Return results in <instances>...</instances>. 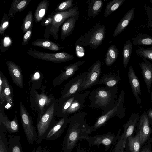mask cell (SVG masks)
<instances>
[{
    "label": "cell",
    "instance_id": "obj_6",
    "mask_svg": "<svg viewBox=\"0 0 152 152\" xmlns=\"http://www.w3.org/2000/svg\"><path fill=\"white\" fill-rule=\"evenodd\" d=\"M20 113L21 121L23 130L28 142L32 145L37 141V132L33 124L31 117L21 102L19 104Z\"/></svg>",
    "mask_w": 152,
    "mask_h": 152
},
{
    "label": "cell",
    "instance_id": "obj_16",
    "mask_svg": "<svg viewBox=\"0 0 152 152\" xmlns=\"http://www.w3.org/2000/svg\"><path fill=\"white\" fill-rule=\"evenodd\" d=\"M128 77L133 93L137 100V104H140L142 103L141 99L139 95H141L140 84L139 79L132 66H130L129 69Z\"/></svg>",
    "mask_w": 152,
    "mask_h": 152
},
{
    "label": "cell",
    "instance_id": "obj_44",
    "mask_svg": "<svg viewBox=\"0 0 152 152\" xmlns=\"http://www.w3.org/2000/svg\"><path fill=\"white\" fill-rule=\"evenodd\" d=\"M53 20L52 15H49L48 17L44 19L41 23V25L47 27L50 24Z\"/></svg>",
    "mask_w": 152,
    "mask_h": 152
},
{
    "label": "cell",
    "instance_id": "obj_18",
    "mask_svg": "<svg viewBox=\"0 0 152 152\" xmlns=\"http://www.w3.org/2000/svg\"><path fill=\"white\" fill-rule=\"evenodd\" d=\"M144 62L138 64L141 69V74L146 85L148 92H150V87L152 83V63L144 57H142Z\"/></svg>",
    "mask_w": 152,
    "mask_h": 152
},
{
    "label": "cell",
    "instance_id": "obj_46",
    "mask_svg": "<svg viewBox=\"0 0 152 152\" xmlns=\"http://www.w3.org/2000/svg\"><path fill=\"white\" fill-rule=\"evenodd\" d=\"M42 148L41 146H39L37 148H34L31 152H42Z\"/></svg>",
    "mask_w": 152,
    "mask_h": 152
},
{
    "label": "cell",
    "instance_id": "obj_26",
    "mask_svg": "<svg viewBox=\"0 0 152 152\" xmlns=\"http://www.w3.org/2000/svg\"><path fill=\"white\" fill-rule=\"evenodd\" d=\"M31 45L53 51H58L64 48L58 44H56L51 41L45 39L36 40L32 42Z\"/></svg>",
    "mask_w": 152,
    "mask_h": 152
},
{
    "label": "cell",
    "instance_id": "obj_25",
    "mask_svg": "<svg viewBox=\"0 0 152 152\" xmlns=\"http://www.w3.org/2000/svg\"><path fill=\"white\" fill-rule=\"evenodd\" d=\"M88 16L91 18L96 17L99 15L103 7L102 0H88Z\"/></svg>",
    "mask_w": 152,
    "mask_h": 152
},
{
    "label": "cell",
    "instance_id": "obj_14",
    "mask_svg": "<svg viewBox=\"0 0 152 152\" xmlns=\"http://www.w3.org/2000/svg\"><path fill=\"white\" fill-rule=\"evenodd\" d=\"M115 135L114 134L108 133L106 134L97 135L91 137L88 140L90 145H97L98 147L101 145H104L108 149L115 142Z\"/></svg>",
    "mask_w": 152,
    "mask_h": 152
},
{
    "label": "cell",
    "instance_id": "obj_15",
    "mask_svg": "<svg viewBox=\"0 0 152 152\" xmlns=\"http://www.w3.org/2000/svg\"><path fill=\"white\" fill-rule=\"evenodd\" d=\"M8 71L14 83L21 88L23 87V78L21 68L12 61L6 62Z\"/></svg>",
    "mask_w": 152,
    "mask_h": 152
},
{
    "label": "cell",
    "instance_id": "obj_51",
    "mask_svg": "<svg viewBox=\"0 0 152 152\" xmlns=\"http://www.w3.org/2000/svg\"><path fill=\"white\" fill-rule=\"evenodd\" d=\"M150 26H151V27H152V25H151Z\"/></svg>",
    "mask_w": 152,
    "mask_h": 152
},
{
    "label": "cell",
    "instance_id": "obj_20",
    "mask_svg": "<svg viewBox=\"0 0 152 152\" xmlns=\"http://www.w3.org/2000/svg\"><path fill=\"white\" fill-rule=\"evenodd\" d=\"M0 124H2L7 131L10 134L17 133L19 131V126L16 115L12 121H10L0 112Z\"/></svg>",
    "mask_w": 152,
    "mask_h": 152
},
{
    "label": "cell",
    "instance_id": "obj_5",
    "mask_svg": "<svg viewBox=\"0 0 152 152\" xmlns=\"http://www.w3.org/2000/svg\"><path fill=\"white\" fill-rule=\"evenodd\" d=\"M124 91L122 90L114 107L105 114L99 117L94 124L92 126V131H96L101 126L105 125L110 118L115 116L120 119L122 118L125 114V108L124 105Z\"/></svg>",
    "mask_w": 152,
    "mask_h": 152
},
{
    "label": "cell",
    "instance_id": "obj_17",
    "mask_svg": "<svg viewBox=\"0 0 152 152\" xmlns=\"http://www.w3.org/2000/svg\"><path fill=\"white\" fill-rule=\"evenodd\" d=\"M91 91H86L80 94L78 93L74 100L66 110L65 115L76 113L83 108L87 97L89 95Z\"/></svg>",
    "mask_w": 152,
    "mask_h": 152
},
{
    "label": "cell",
    "instance_id": "obj_8",
    "mask_svg": "<svg viewBox=\"0 0 152 152\" xmlns=\"http://www.w3.org/2000/svg\"><path fill=\"white\" fill-rule=\"evenodd\" d=\"M55 107L54 103L51 104L38 121L37 132L38 138L37 141L38 144H40L43 140L45 139L47 132L51 127V124L53 118Z\"/></svg>",
    "mask_w": 152,
    "mask_h": 152
},
{
    "label": "cell",
    "instance_id": "obj_34",
    "mask_svg": "<svg viewBox=\"0 0 152 152\" xmlns=\"http://www.w3.org/2000/svg\"><path fill=\"white\" fill-rule=\"evenodd\" d=\"M134 45H152V37L147 34H140L133 39Z\"/></svg>",
    "mask_w": 152,
    "mask_h": 152
},
{
    "label": "cell",
    "instance_id": "obj_12",
    "mask_svg": "<svg viewBox=\"0 0 152 152\" xmlns=\"http://www.w3.org/2000/svg\"><path fill=\"white\" fill-rule=\"evenodd\" d=\"M137 123L140 145L143 144L148 138L150 133L149 120L146 111L140 116Z\"/></svg>",
    "mask_w": 152,
    "mask_h": 152
},
{
    "label": "cell",
    "instance_id": "obj_19",
    "mask_svg": "<svg viewBox=\"0 0 152 152\" xmlns=\"http://www.w3.org/2000/svg\"><path fill=\"white\" fill-rule=\"evenodd\" d=\"M140 117L138 113H132L127 121L123 126L124 127V130L121 140L124 141L123 144H125L126 139L131 136L133 133Z\"/></svg>",
    "mask_w": 152,
    "mask_h": 152
},
{
    "label": "cell",
    "instance_id": "obj_49",
    "mask_svg": "<svg viewBox=\"0 0 152 152\" xmlns=\"http://www.w3.org/2000/svg\"><path fill=\"white\" fill-rule=\"evenodd\" d=\"M151 101L152 102V89L151 90Z\"/></svg>",
    "mask_w": 152,
    "mask_h": 152
},
{
    "label": "cell",
    "instance_id": "obj_45",
    "mask_svg": "<svg viewBox=\"0 0 152 152\" xmlns=\"http://www.w3.org/2000/svg\"><path fill=\"white\" fill-rule=\"evenodd\" d=\"M146 112L149 119L152 120V109L151 108H149L146 111Z\"/></svg>",
    "mask_w": 152,
    "mask_h": 152
},
{
    "label": "cell",
    "instance_id": "obj_4",
    "mask_svg": "<svg viewBox=\"0 0 152 152\" xmlns=\"http://www.w3.org/2000/svg\"><path fill=\"white\" fill-rule=\"evenodd\" d=\"M105 26L96 23L93 28L86 33L78 40V44L84 46L88 45L93 49H96L102 44L105 38Z\"/></svg>",
    "mask_w": 152,
    "mask_h": 152
},
{
    "label": "cell",
    "instance_id": "obj_28",
    "mask_svg": "<svg viewBox=\"0 0 152 152\" xmlns=\"http://www.w3.org/2000/svg\"><path fill=\"white\" fill-rule=\"evenodd\" d=\"M35 99L40 110L39 119L44 115V107L48 106L51 102L52 98H49L43 93L39 94L36 91H35Z\"/></svg>",
    "mask_w": 152,
    "mask_h": 152
},
{
    "label": "cell",
    "instance_id": "obj_1",
    "mask_svg": "<svg viewBox=\"0 0 152 152\" xmlns=\"http://www.w3.org/2000/svg\"><path fill=\"white\" fill-rule=\"evenodd\" d=\"M86 113L82 112L75 113L69 118L68 129L62 144L64 152H71L79 141L89 140L92 131V126H89L86 121Z\"/></svg>",
    "mask_w": 152,
    "mask_h": 152
},
{
    "label": "cell",
    "instance_id": "obj_40",
    "mask_svg": "<svg viewBox=\"0 0 152 152\" xmlns=\"http://www.w3.org/2000/svg\"><path fill=\"white\" fill-rule=\"evenodd\" d=\"M73 0H67L61 3L56 9L55 12H61L67 10L73 6Z\"/></svg>",
    "mask_w": 152,
    "mask_h": 152
},
{
    "label": "cell",
    "instance_id": "obj_48",
    "mask_svg": "<svg viewBox=\"0 0 152 152\" xmlns=\"http://www.w3.org/2000/svg\"><path fill=\"white\" fill-rule=\"evenodd\" d=\"M141 152H151V151L148 149L145 148L142 150Z\"/></svg>",
    "mask_w": 152,
    "mask_h": 152
},
{
    "label": "cell",
    "instance_id": "obj_36",
    "mask_svg": "<svg viewBox=\"0 0 152 152\" xmlns=\"http://www.w3.org/2000/svg\"><path fill=\"white\" fill-rule=\"evenodd\" d=\"M4 93L6 101L8 103L12 104L13 98L11 96V89L7 79L4 77L2 78Z\"/></svg>",
    "mask_w": 152,
    "mask_h": 152
},
{
    "label": "cell",
    "instance_id": "obj_47",
    "mask_svg": "<svg viewBox=\"0 0 152 152\" xmlns=\"http://www.w3.org/2000/svg\"><path fill=\"white\" fill-rule=\"evenodd\" d=\"M42 152H51L47 148H44L42 149Z\"/></svg>",
    "mask_w": 152,
    "mask_h": 152
},
{
    "label": "cell",
    "instance_id": "obj_24",
    "mask_svg": "<svg viewBox=\"0 0 152 152\" xmlns=\"http://www.w3.org/2000/svg\"><path fill=\"white\" fill-rule=\"evenodd\" d=\"M30 0H13L7 14L8 16L13 17L18 12H21L26 7Z\"/></svg>",
    "mask_w": 152,
    "mask_h": 152
},
{
    "label": "cell",
    "instance_id": "obj_22",
    "mask_svg": "<svg viewBox=\"0 0 152 152\" xmlns=\"http://www.w3.org/2000/svg\"><path fill=\"white\" fill-rule=\"evenodd\" d=\"M121 80L118 71L117 74L109 73L104 75L97 84L104 85L108 87H113L116 86Z\"/></svg>",
    "mask_w": 152,
    "mask_h": 152
},
{
    "label": "cell",
    "instance_id": "obj_35",
    "mask_svg": "<svg viewBox=\"0 0 152 152\" xmlns=\"http://www.w3.org/2000/svg\"><path fill=\"white\" fill-rule=\"evenodd\" d=\"M128 138V145L130 152H139L140 143L139 133L135 137L130 136Z\"/></svg>",
    "mask_w": 152,
    "mask_h": 152
},
{
    "label": "cell",
    "instance_id": "obj_27",
    "mask_svg": "<svg viewBox=\"0 0 152 152\" xmlns=\"http://www.w3.org/2000/svg\"><path fill=\"white\" fill-rule=\"evenodd\" d=\"M8 137L9 152H23L20 136L9 134Z\"/></svg>",
    "mask_w": 152,
    "mask_h": 152
},
{
    "label": "cell",
    "instance_id": "obj_9",
    "mask_svg": "<svg viewBox=\"0 0 152 152\" xmlns=\"http://www.w3.org/2000/svg\"><path fill=\"white\" fill-rule=\"evenodd\" d=\"M101 66V62L98 60L90 67L87 71L86 77L77 91L78 93H80L97 84L99 80Z\"/></svg>",
    "mask_w": 152,
    "mask_h": 152
},
{
    "label": "cell",
    "instance_id": "obj_7",
    "mask_svg": "<svg viewBox=\"0 0 152 152\" xmlns=\"http://www.w3.org/2000/svg\"><path fill=\"white\" fill-rule=\"evenodd\" d=\"M26 53L28 55L35 58L55 63L66 62L74 58L73 55L65 52L51 53L29 50Z\"/></svg>",
    "mask_w": 152,
    "mask_h": 152
},
{
    "label": "cell",
    "instance_id": "obj_3",
    "mask_svg": "<svg viewBox=\"0 0 152 152\" xmlns=\"http://www.w3.org/2000/svg\"><path fill=\"white\" fill-rule=\"evenodd\" d=\"M53 20L51 23L46 27L44 37L48 39L52 35L54 39H58V33L60 26L68 18L79 16L78 7L76 6L67 10L61 12H55L51 14Z\"/></svg>",
    "mask_w": 152,
    "mask_h": 152
},
{
    "label": "cell",
    "instance_id": "obj_10",
    "mask_svg": "<svg viewBox=\"0 0 152 152\" xmlns=\"http://www.w3.org/2000/svg\"><path fill=\"white\" fill-rule=\"evenodd\" d=\"M69 122V119L67 115L63 116L48 131L45 139L47 140H54L60 138Z\"/></svg>",
    "mask_w": 152,
    "mask_h": 152
},
{
    "label": "cell",
    "instance_id": "obj_2",
    "mask_svg": "<svg viewBox=\"0 0 152 152\" xmlns=\"http://www.w3.org/2000/svg\"><path fill=\"white\" fill-rule=\"evenodd\" d=\"M118 91L117 86L99 87L94 89L89 95V107L101 109L102 115L105 114L115 106L118 99Z\"/></svg>",
    "mask_w": 152,
    "mask_h": 152
},
{
    "label": "cell",
    "instance_id": "obj_33",
    "mask_svg": "<svg viewBox=\"0 0 152 152\" xmlns=\"http://www.w3.org/2000/svg\"><path fill=\"white\" fill-rule=\"evenodd\" d=\"M125 0H113L107 3L104 15L107 17L117 10Z\"/></svg>",
    "mask_w": 152,
    "mask_h": 152
},
{
    "label": "cell",
    "instance_id": "obj_23",
    "mask_svg": "<svg viewBox=\"0 0 152 152\" xmlns=\"http://www.w3.org/2000/svg\"><path fill=\"white\" fill-rule=\"evenodd\" d=\"M79 16L68 18L63 23L61 31V38L64 39L73 31Z\"/></svg>",
    "mask_w": 152,
    "mask_h": 152
},
{
    "label": "cell",
    "instance_id": "obj_39",
    "mask_svg": "<svg viewBox=\"0 0 152 152\" xmlns=\"http://www.w3.org/2000/svg\"><path fill=\"white\" fill-rule=\"evenodd\" d=\"M79 93H76L70 97L66 98L65 101L63 103L61 107V111L64 116L65 115L66 110L69 107L76 96Z\"/></svg>",
    "mask_w": 152,
    "mask_h": 152
},
{
    "label": "cell",
    "instance_id": "obj_43",
    "mask_svg": "<svg viewBox=\"0 0 152 152\" xmlns=\"http://www.w3.org/2000/svg\"><path fill=\"white\" fill-rule=\"evenodd\" d=\"M6 101L3 91V82L1 75H0V102L3 104Z\"/></svg>",
    "mask_w": 152,
    "mask_h": 152
},
{
    "label": "cell",
    "instance_id": "obj_30",
    "mask_svg": "<svg viewBox=\"0 0 152 152\" xmlns=\"http://www.w3.org/2000/svg\"><path fill=\"white\" fill-rule=\"evenodd\" d=\"M118 54V50L115 45H112L108 48L105 58V64L107 66H110L116 61Z\"/></svg>",
    "mask_w": 152,
    "mask_h": 152
},
{
    "label": "cell",
    "instance_id": "obj_11",
    "mask_svg": "<svg viewBox=\"0 0 152 152\" xmlns=\"http://www.w3.org/2000/svg\"><path fill=\"white\" fill-rule=\"evenodd\" d=\"M87 73V72H85L79 75L65 85L62 91V98H68L77 93V91L86 77Z\"/></svg>",
    "mask_w": 152,
    "mask_h": 152
},
{
    "label": "cell",
    "instance_id": "obj_38",
    "mask_svg": "<svg viewBox=\"0 0 152 152\" xmlns=\"http://www.w3.org/2000/svg\"><path fill=\"white\" fill-rule=\"evenodd\" d=\"M136 54L152 61V48H144L138 46L135 52Z\"/></svg>",
    "mask_w": 152,
    "mask_h": 152
},
{
    "label": "cell",
    "instance_id": "obj_31",
    "mask_svg": "<svg viewBox=\"0 0 152 152\" xmlns=\"http://www.w3.org/2000/svg\"><path fill=\"white\" fill-rule=\"evenodd\" d=\"M133 46L132 43L129 41H127L124 45L122 51L123 64L125 68L130 59Z\"/></svg>",
    "mask_w": 152,
    "mask_h": 152
},
{
    "label": "cell",
    "instance_id": "obj_42",
    "mask_svg": "<svg viewBox=\"0 0 152 152\" xmlns=\"http://www.w3.org/2000/svg\"><path fill=\"white\" fill-rule=\"evenodd\" d=\"M32 26L24 34L21 43L22 45L25 46L28 43L30 39L32 34Z\"/></svg>",
    "mask_w": 152,
    "mask_h": 152
},
{
    "label": "cell",
    "instance_id": "obj_32",
    "mask_svg": "<svg viewBox=\"0 0 152 152\" xmlns=\"http://www.w3.org/2000/svg\"><path fill=\"white\" fill-rule=\"evenodd\" d=\"M7 131L4 126L0 124V152H9Z\"/></svg>",
    "mask_w": 152,
    "mask_h": 152
},
{
    "label": "cell",
    "instance_id": "obj_21",
    "mask_svg": "<svg viewBox=\"0 0 152 152\" xmlns=\"http://www.w3.org/2000/svg\"><path fill=\"white\" fill-rule=\"evenodd\" d=\"M135 9L134 7H132L129 10L118 23L113 35V37H116L123 31L133 20Z\"/></svg>",
    "mask_w": 152,
    "mask_h": 152
},
{
    "label": "cell",
    "instance_id": "obj_37",
    "mask_svg": "<svg viewBox=\"0 0 152 152\" xmlns=\"http://www.w3.org/2000/svg\"><path fill=\"white\" fill-rule=\"evenodd\" d=\"M33 21L32 12L30 11L26 16L23 22L21 28L23 33H25L32 26Z\"/></svg>",
    "mask_w": 152,
    "mask_h": 152
},
{
    "label": "cell",
    "instance_id": "obj_41",
    "mask_svg": "<svg viewBox=\"0 0 152 152\" xmlns=\"http://www.w3.org/2000/svg\"><path fill=\"white\" fill-rule=\"evenodd\" d=\"M10 17L7 14L4 13L2 18L0 26V34L3 35L9 25Z\"/></svg>",
    "mask_w": 152,
    "mask_h": 152
},
{
    "label": "cell",
    "instance_id": "obj_13",
    "mask_svg": "<svg viewBox=\"0 0 152 152\" xmlns=\"http://www.w3.org/2000/svg\"><path fill=\"white\" fill-rule=\"evenodd\" d=\"M84 62V61H78L64 67L61 73L54 79V85L56 86L60 85L63 81L74 75L78 70L79 66Z\"/></svg>",
    "mask_w": 152,
    "mask_h": 152
},
{
    "label": "cell",
    "instance_id": "obj_50",
    "mask_svg": "<svg viewBox=\"0 0 152 152\" xmlns=\"http://www.w3.org/2000/svg\"><path fill=\"white\" fill-rule=\"evenodd\" d=\"M150 1L151 2V3L152 4V0H150Z\"/></svg>",
    "mask_w": 152,
    "mask_h": 152
},
{
    "label": "cell",
    "instance_id": "obj_29",
    "mask_svg": "<svg viewBox=\"0 0 152 152\" xmlns=\"http://www.w3.org/2000/svg\"><path fill=\"white\" fill-rule=\"evenodd\" d=\"M49 5V1L46 0L42 1L37 5L35 12V22H39L45 15Z\"/></svg>",
    "mask_w": 152,
    "mask_h": 152
}]
</instances>
